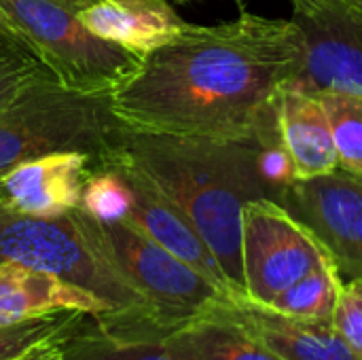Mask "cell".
I'll list each match as a JSON object with an SVG mask.
<instances>
[{
	"instance_id": "cell-1",
	"label": "cell",
	"mask_w": 362,
	"mask_h": 360,
	"mask_svg": "<svg viewBox=\"0 0 362 360\" xmlns=\"http://www.w3.org/2000/svg\"><path fill=\"white\" fill-rule=\"evenodd\" d=\"M305 57V32L295 19L242 8L233 21L191 23L142 57L110 93V110L138 132L252 140L282 87L301 76Z\"/></svg>"
},
{
	"instance_id": "cell-2",
	"label": "cell",
	"mask_w": 362,
	"mask_h": 360,
	"mask_svg": "<svg viewBox=\"0 0 362 360\" xmlns=\"http://www.w3.org/2000/svg\"><path fill=\"white\" fill-rule=\"evenodd\" d=\"M106 146L182 210L218 261L231 293L244 297L242 210L252 199H272L257 163V138L212 140L119 125Z\"/></svg>"
},
{
	"instance_id": "cell-3",
	"label": "cell",
	"mask_w": 362,
	"mask_h": 360,
	"mask_svg": "<svg viewBox=\"0 0 362 360\" xmlns=\"http://www.w3.org/2000/svg\"><path fill=\"white\" fill-rule=\"evenodd\" d=\"M0 263H17L76 284L112 308L104 323L129 333L163 339L168 329L155 306L81 225L74 210L30 216L0 208Z\"/></svg>"
},
{
	"instance_id": "cell-4",
	"label": "cell",
	"mask_w": 362,
	"mask_h": 360,
	"mask_svg": "<svg viewBox=\"0 0 362 360\" xmlns=\"http://www.w3.org/2000/svg\"><path fill=\"white\" fill-rule=\"evenodd\" d=\"M95 0H0V23L68 89L112 93L140 57L95 36L81 11Z\"/></svg>"
},
{
	"instance_id": "cell-5",
	"label": "cell",
	"mask_w": 362,
	"mask_h": 360,
	"mask_svg": "<svg viewBox=\"0 0 362 360\" xmlns=\"http://www.w3.org/2000/svg\"><path fill=\"white\" fill-rule=\"evenodd\" d=\"M119 125L110 93H81L45 72L0 104V172L57 151H81L95 159Z\"/></svg>"
},
{
	"instance_id": "cell-6",
	"label": "cell",
	"mask_w": 362,
	"mask_h": 360,
	"mask_svg": "<svg viewBox=\"0 0 362 360\" xmlns=\"http://www.w3.org/2000/svg\"><path fill=\"white\" fill-rule=\"evenodd\" d=\"M74 214L127 280L155 306L168 333L231 295L123 221H98L81 208H74Z\"/></svg>"
},
{
	"instance_id": "cell-7",
	"label": "cell",
	"mask_w": 362,
	"mask_h": 360,
	"mask_svg": "<svg viewBox=\"0 0 362 360\" xmlns=\"http://www.w3.org/2000/svg\"><path fill=\"white\" fill-rule=\"evenodd\" d=\"M333 263L316 236L274 199H252L242 210L244 297L269 306L314 269Z\"/></svg>"
},
{
	"instance_id": "cell-8",
	"label": "cell",
	"mask_w": 362,
	"mask_h": 360,
	"mask_svg": "<svg viewBox=\"0 0 362 360\" xmlns=\"http://www.w3.org/2000/svg\"><path fill=\"white\" fill-rule=\"evenodd\" d=\"M278 204L316 236L344 282H362V176L339 168L295 180Z\"/></svg>"
},
{
	"instance_id": "cell-9",
	"label": "cell",
	"mask_w": 362,
	"mask_h": 360,
	"mask_svg": "<svg viewBox=\"0 0 362 360\" xmlns=\"http://www.w3.org/2000/svg\"><path fill=\"white\" fill-rule=\"evenodd\" d=\"M95 163L119 172L127 182L129 206L125 216L121 219L125 225L138 229L140 233H144L146 238L170 250L174 257L197 269L218 289L231 293L229 282L218 261L206 246V242L199 238V233L195 231L191 221L182 214V210L172 199H168L165 193L153 180H148L136 166L125 161L108 146L95 157Z\"/></svg>"
},
{
	"instance_id": "cell-10",
	"label": "cell",
	"mask_w": 362,
	"mask_h": 360,
	"mask_svg": "<svg viewBox=\"0 0 362 360\" xmlns=\"http://www.w3.org/2000/svg\"><path fill=\"white\" fill-rule=\"evenodd\" d=\"M93 155L57 151L19 161L0 172L2 208L30 216H59L81 206Z\"/></svg>"
},
{
	"instance_id": "cell-11",
	"label": "cell",
	"mask_w": 362,
	"mask_h": 360,
	"mask_svg": "<svg viewBox=\"0 0 362 360\" xmlns=\"http://www.w3.org/2000/svg\"><path fill=\"white\" fill-rule=\"evenodd\" d=\"M305 32L308 57L299 85L312 91L362 93V21L354 11L293 17Z\"/></svg>"
},
{
	"instance_id": "cell-12",
	"label": "cell",
	"mask_w": 362,
	"mask_h": 360,
	"mask_svg": "<svg viewBox=\"0 0 362 360\" xmlns=\"http://www.w3.org/2000/svg\"><path fill=\"white\" fill-rule=\"evenodd\" d=\"M218 308L280 359L361 360L337 333L333 323L293 318L240 295L225 297Z\"/></svg>"
},
{
	"instance_id": "cell-13",
	"label": "cell",
	"mask_w": 362,
	"mask_h": 360,
	"mask_svg": "<svg viewBox=\"0 0 362 360\" xmlns=\"http://www.w3.org/2000/svg\"><path fill=\"white\" fill-rule=\"evenodd\" d=\"M276 115L297 180L339 170L331 119L316 91L299 85L297 81L286 83L276 100Z\"/></svg>"
},
{
	"instance_id": "cell-14",
	"label": "cell",
	"mask_w": 362,
	"mask_h": 360,
	"mask_svg": "<svg viewBox=\"0 0 362 360\" xmlns=\"http://www.w3.org/2000/svg\"><path fill=\"white\" fill-rule=\"evenodd\" d=\"M81 21L95 36L140 59L191 25L168 0H95L81 11Z\"/></svg>"
},
{
	"instance_id": "cell-15",
	"label": "cell",
	"mask_w": 362,
	"mask_h": 360,
	"mask_svg": "<svg viewBox=\"0 0 362 360\" xmlns=\"http://www.w3.org/2000/svg\"><path fill=\"white\" fill-rule=\"evenodd\" d=\"M59 312L110 316L112 308L93 293L53 274L17 263H0V325Z\"/></svg>"
},
{
	"instance_id": "cell-16",
	"label": "cell",
	"mask_w": 362,
	"mask_h": 360,
	"mask_svg": "<svg viewBox=\"0 0 362 360\" xmlns=\"http://www.w3.org/2000/svg\"><path fill=\"white\" fill-rule=\"evenodd\" d=\"M223 301V299H221ZM218 301V303H221ZM214 303L161 339L176 360H284L248 335Z\"/></svg>"
},
{
	"instance_id": "cell-17",
	"label": "cell",
	"mask_w": 362,
	"mask_h": 360,
	"mask_svg": "<svg viewBox=\"0 0 362 360\" xmlns=\"http://www.w3.org/2000/svg\"><path fill=\"white\" fill-rule=\"evenodd\" d=\"M83 314L59 339L57 360H176L161 339L129 335Z\"/></svg>"
},
{
	"instance_id": "cell-18",
	"label": "cell",
	"mask_w": 362,
	"mask_h": 360,
	"mask_svg": "<svg viewBox=\"0 0 362 360\" xmlns=\"http://www.w3.org/2000/svg\"><path fill=\"white\" fill-rule=\"evenodd\" d=\"M341 286L344 280L335 263H327L282 291L267 308L293 318L333 323Z\"/></svg>"
},
{
	"instance_id": "cell-19",
	"label": "cell",
	"mask_w": 362,
	"mask_h": 360,
	"mask_svg": "<svg viewBox=\"0 0 362 360\" xmlns=\"http://www.w3.org/2000/svg\"><path fill=\"white\" fill-rule=\"evenodd\" d=\"M329 112L339 168L362 176V93L316 91Z\"/></svg>"
},
{
	"instance_id": "cell-20",
	"label": "cell",
	"mask_w": 362,
	"mask_h": 360,
	"mask_svg": "<svg viewBox=\"0 0 362 360\" xmlns=\"http://www.w3.org/2000/svg\"><path fill=\"white\" fill-rule=\"evenodd\" d=\"M83 314L59 312L13 325H0V360H15L62 337Z\"/></svg>"
},
{
	"instance_id": "cell-21",
	"label": "cell",
	"mask_w": 362,
	"mask_h": 360,
	"mask_svg": "<svg viewBox=\"0 0 362 360\" xmlns=\"http://www.w3.org/2000/svg\"><path fill=\"white\" fill-rule=\"evenodd\" d=\"M127 206L129 189L123 176L93 161V170L85 180L78 208L98 221H121L127 212Z\"/></svg>"
},
{
	"instance_id": "cell-22",
	"label": "cell",
	"mask_w": 362,
	"mask_h": 360,
	"mask_svg": "<svg viewBox=\"0 0 362 360\" xmlns=\"http://www.w3.org/2000/svg\"><path fill=\"white\" fill-rule=\"evenodd\" d=\"M45 72L49 70L34 53L0 23V104Z\"/></svg>"
},
{
	"instance_id": "cell-23",
	"label": "cell",
	"mask_w": 362,
	"mask_h": 360,
	"mask_svg": "<svg viewBox=\"0 0 362 360\" xmlns=\"http://www.w3.org/2000/svg\"><path fill=\"white\" fill-rule=\"evenodd\" d=\"M333 327L362 360V282L348 280L341 286L337 308L333 312Z\"/></svg>"
},
{
	"instance_id": "cell-24",
	"label": "cell",
	"mask_w": 362,
	"mask_h": 360,
	"mask_svg": "<svg viewBox=\"0 0 362 360\" xmlns=\"http://www.w3.org/2000/svg\"><path fill=\"white\" fill-rule=\"evenodd\" d=\"M295 15H318L329 11H362V0H291Z\"/></svg>"
},
{
	"instance_id": "cell-25",
	"label": "cell",
	"mask_w": 362,
	"mask_h": 360,
	"mask_svg": "<svg viewBox=\"0 0 362 360\" xmlns=\"http://www.w3.org/2000/svg\"><path fill=\"white\" fill-rule=\"evenodd\" d=\"M57 339H53V342H49V344H45V346H40V348H36V350H32V352H28V354H23V356L15 360H57V356H59Z\"/></svg>"
},
{
	"instance_id": "cell-26",
	"label": "cell",
	"mask_w": 362,
	"mask_h": 360,
	"mask_svg": "<svg viewBox=\"0 0 362 360\" xmlns=\"http://www.w3.org/2000/svg\"><path fill=\"white\" fill-rule=\"evenodd\" d=\"M354 13L358 15V19H361V21H362V11H354Z\"/></svg>"
},
{
	"instance_id": "cell-27",
	"label": "cell",
	"mask_w": 362,
	"mask_h": 360,
	"mask_svg": "<svg viewBox=\"0 0 362 360\" xmlns=\"http://www.w3.org/2000/svg\"><path fill=\"white\" fill-rule=\"evenodd\" d=\"M172 2H189V0H172Z\"/></svg>"
},
{
	"instance_id": "cell-28",
	"label": "cell",
	"mask_w": 362,
	"mask_h": 360,
	"mask_svg": "<svg viewBox=\"0 0 362 360\" xmlns=\"http://www.w3.org/2000/svg\"><path fill=\"white\" fill-rule=\"evenodd\" d=\"M0 208H2V202H0Z\"/></svg>"
}]
</instances>
